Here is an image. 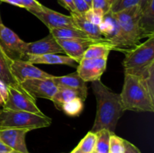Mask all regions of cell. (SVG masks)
Returning a JSON list of instances; mask_svg holds the SVG:
<instances>
[{
	"label": "cell",
	"mask_w": 154,
	"mask_h": 153,
	"mask_svg": "<svg viewBox=\"0 0 154 153\" xmlns=\"http://www.w3.org/2000/svg\"><path fill=\"white\" fill-rule=\"evenodd\" d=\"M92 88L96 98L97 110L92 132L106 129L114 133L119 119L124 114L120 94L107 87L101 79L91 82Z\"/></svg>",
	"instance_id": "cell-1"
},
{
	"label": "cell",
	"mask_w": 154,
	"mask_h": 153,
	"mask_svg": "<svg viewBox=\"0 0 154 153\" xmlns=\"http://www.w3.org/2000/svg\"><path fill=\"white\" fill-rule=\"evenodd\" d=\"M120 94L125 111L150 112L154 111V101L138 76L125 74L124 83Z\"/></svg>",
	"instance_id": "cell-2"
},
{
	"label": "cell",
	"mask_w": 154,
	"mask_h": 153,
	"mask_svg": "<svg viewBox=\"0 0 154 153\" xmlns=\"http://www.w3.org/2000/svg\"><path fill=\"white\" fill-rule=\"evenodd\" d=\"M125 52L126 56L123 60L125 74L140 77L143 72L154 62V35Z\"/></svg>",
	"instance_id": "cell-3"
},
{
	"label": "cell",
	"mask_w": 154,
	"mask_h": 153,
	"mask_svg": "<svg viewBox=\"0 0 154 153\" xmlns=\"http://www.w3.org/2000/svg\"><path fill=\"white\" fill-rule=\"evenodd\" d=\"M52 123V119L46 115H38L26 111H15L2 109L0 112V128H27L32 130L46 128Z\"/></svg>",
	"instance_id": "cell-4"
},
{
	"label": "cell",
	"mask_w": 154,
	"mask_h": 153,
	"mask_svg": "<svg viewBox=\"0 0 154 153\" xmlns=\"http://www.w3.org/2000/svg\"><path fill=\"white\" fill-rule=\"evenodd\" d=\"M112 14L118 22L123 37L127 42L129 48L135 47L140 40L144 38L139 27L141 12L138 5Z\"/></svg>",
	"instance_id": "cell-5"
},
{
	"label": "cell",
	"mask_w": 154,
	"mask_h": 153,
	"mask_svg": "<svg viewBox=\"0 0 154 153\" xmlns=\"http://www.w3.org/2000/svg\"><path fill=\"white\" fill-rule=\"evenodd\" d=\"M0 45L11 59L26 61V42L4 24L0 28Z\"/></svg>",
	"instance_id": "cell-6"
},
{
	"label": "cell",
	"mask_w": 154,
	"mask_h": 153,
	"mask_svg": "<svg viewBox=\"0 0 154 153\" xmlns=\"http://www.w3.org/2000/svg\"><path fill=\"white\" fill-rule=\"evenodd\" d=\"M2 109L15 111H26L44 115L36 105L35 99L29 95L23 88L8 86V98Z\"/></svg>",
	"instance_id": "cell-7"
},
{
	"label": "cell",
	"mask_w": 154,
	"mask_h": 153,
	"mask_svg": "<svg viewBox=\"0 0 154 153\" xmlns=\"http://www.w3.org/2000/svg\"><path fill=\"white\" fill-rule=\"evenodd\" d=\"M103 37L114 45L117 50L124 52L130 50L127 42L123 37L120 26L111 12H108L104 16L103 21L99 26Z\"/></svg>",
	"instance_id": "cell-8"
},
{
	"label": "cell",
	"mask_w": 154,
	"mask_h": 153,
	"mask_svg": "<svg viewBox=\"0 0 154 153\" xmlns=\"http://www.w3.org/2000/svg\"><path fill=\"white\" fill-rule=\"evenodd\" d=\"M20 86L24 91L35 99L42 98L51 100L58 89V86L53 80V77L26 80L21 82Z\"/></svg>",
	"instance_id": "cell-9"
},
{
	"label": "cell",
	"mask_w": 154,
	"mask_h": 153,
	"mask_svg": "<svg viewBox=\"0 0 154 153\" xmlns=\"http://www.w3.org/2000/svg\"><path fill=\"white\" fill-rule=\"evenodd\" d=\"M29 12L40 20L49 30L60 28H77L72 16L60 14L44 5L40 10Z\"/></svg>",
	"instance_id": "cell-10"
},
{
	"label": "cell",
	"mask_w": 154,
	"mask_h": 153,
	"mask_svg": "<svg viewBox=\"0 0 154 153\" xmlns=\"http://www.w3.org/2000/svg\"><path fill=\"white\" fill-rule=\"evenodd\" d=\"M11 70L16 80L20 84L26 80L47 79L54 76V75L50 74L35 67L29 62L24 60H12Z\"/></svg>",
	"instance_id": "cell-11"
},
{
	"label": "cell",
	"mask_w": 154,
	"mask_h": 153,
	"mask_svg": "<svg viewBox=\"0 0 154 153\" xmlns=\"http://www.w3.org/2000/svg\"><path fill=\"white\" fill-rule=\"evenodd\" d=\"M106 58H82L77 67V73L86 82L101 79L107 68Z\"/></svg>",
	"instance_id": "cell-12"
},
{
	"label": "cell",
	"mask_w": 154,
	"mask_h": 153,
	"mask_svg": "<svg viewBox=\"0 0 154 153\" xmlns=\"http://www.w3.org/2000/svg\"><path fill=\"white\" fill-rule=\"evenodd\" d=\"M31 130L17 128H0V140L12 150L29 153L26 144V135Z\"/></svg>",
	"instance_id": "cell-13"
},
{
	"label": "cell",
	"mask_w": 154,
	"mask_h": 153,
	"mask_svg": "<svg viewBox=\"0 0 154 153\" xmlns=\"http://www.w3.org/2000/svg\"><path fill=\"white\" fill-rule=\"evenodd\" d=\"M63 50L66 56L72 58L79 64L84 58V55L91 44L99 42L100 40L92 39H56Z\"/></svg>",
	"instance_id": "cell-14"
},
{
	"label": "cell",
	"mask_w": 154,
	"mask_h": 153,
	"mask_svg": "<svg viewBox=\"0 0 154 153\" xmlns=\"http://www.w3.org/2000/svg\"><path fill=\"white\" fill-rule=\"evenodd\" d=\"M64 53L60 45L51 34L34 42L26 43V56H41L45 54ZM27 58V57H26Z\"/></svg>",
	"instance_id": "cell-15"
},
{
	"label": "cell",
	"mask_w": 154,
	"mask_h": 153,
	"mask_svg": "<svg viewBox=\"0 0 154 153\" xmlns=\"http://www.w3.org/2000/svg\"><path fill=\"white\" fill-rule=\"evenodd\" d=\"M54 81L58 87H66V88H72L79 92L82 94L83 98L86 100L87 96V82L83 80L79 76L78 74L76 72L70 74L65 75L61 76H56L53 77Z\"/></svg>",
	"instance_id": "cell-16"
},
{
	"label": "cell",
	"mask_w": 154,
	"mask_h": 153,
	"mask_svg": "<svg viewBox=\"0 0 154 153\" xmlns=\"http://www.w3.org/2000/svg\"><path fill=\"white\" fill-rule=\"evenodd\" d=\"M26 61L32 64H64L70 67H78V63L68 56H61L58 54H45L41 56L27 55Z\"/></svg>",
	"instance_id": "cell-17"
},
{
	"label": "cell",
	"mask_w": 154,
	"mask_h": 153,
	"mask_svg": "<svg viewBox=\"0 0 154 153\" xmlns=\"http://www.w3.org/2000/svg\"><path fill=\"white\" fill-rule=\"evenodd\" d=\"M71 16L73 18L77 28L86 33L89 38L92 39V40H100V41L109 42L103 37L100 29H99V26L91 23L88 20H87L84 17V14H81L77 12H71Z\"/></svg>",
	"instance_id": "cell-18"
},
{
	"label": "cell",
	"mask_w": 154,
	"mask_h": 153,
	"mask_svg": "<svg viewBox=\"0 0 154 153\" xmlns=\"http://www.w3.org/2000/svg\"><path fill=\"white\" fill-rule=\"evenodd\" d=\"M11 59L5 52L0 45V80L4 82L8 86L22 88L20 84L16 80L11 70Z\"/></svg>",
	"instance_id": "cell-19"
},
{
	"label": "cell",
	"mask_w": 154,
	"mask_h": 153,
	"mask_svg": "<svg viewBox=\"0 0 154 153\" xmlns=\"http://www.w3.org/2000/svg\"><path fill=\"white\" fill-rule=\"evenodd\" d=\"M139 27L144 38H150L154 34V0H152L148 6L141 12Z\"/></svg>",
	"instance_id": "cell-20"
},
{
	"label": "cell",
	"mask_w": 154,
	"mask_h": 153,
	"mask_svg": "<svg viewBox=\"0 0 154 153\" xmlns=\"http://www.w3.org/2000/svg\"><path fill=\"white\" fill-rule=\"evenodd\" d=\"M117 48L109 42H99L91 44L85 52L83 58H106L110 52Z\"/></svg>",
	"instance_id": "cell-21"
},
{
	"label": "cell",
	"mask_w": 154,
	"mask_h": 153,
	"mask_svg": "<svg viewBox=\"0 0 154 153\" xmlns=\"http://www.w3.org/2000/svg\"><path fill=\"white\" fill-rule=\"evenodd\" d=\"M76 98H80L82 99L83 101L85 100V99L83 98L82 94L79 92L72 89V88H66V87H58L57 92L54 94L51 100L54 104L56 108L61 110L62 106L65 103Z\"/></svg>",
	"instance_id": "cell-22"
},
{
	"label": "cell",
	"mask_w": 154,
	"mask_h": 153,
	"mask_svg": "<svg viewBox=\"0 0 154 153\" xmlns=\"http://www.w3.org/2000/svg\"><path fill=\"white\" fill-rule=\"evenodd\" d=\"M50 34L56 39H90L78 28H60L50 29Z\"/></svg>",
	"instance_id": "cell-23"
},
{
	"label": "cell",
	"mask_w": 154,
	"mask_h": 153,
	"mask_svg": "<svg viewBox=\"0 0 154 153\" xmlns=\"http://www.w3.org/2000/svg\"><path fill=\"white\" fill-rule=\"evenodd\" d=\"M96 143L94 152L109 153L110 138L112 132L102 129L96 132Z\"/></svg>",
	"instance_id": "cell-24"
},
{
	"label": "cell",
	"mask_w": 154,
	"mask_h": 153,
	"mask_svg": "<svg viewBox=\"0 0 154 153\" xmlns=\"http://www.w3.org/2000/svg\"><path fill=\"white\" fill-rule=\"evenodd\" d=\"M138 78L148 92L150 98L154 101V62L152 63Z\"/></svg>",
	"instance_id": "cell-25"
},
{
	"label": "cell",
	"mask_w": 154,
	"mask_h": 153,
	"mask_svg": "<svg viewBox=\"0 0 154 153\" xmlns=\"http://www.w3.org/2000/svg\"><path fill=\"white\" fill-rule=\"evenodd\" d=\"M84 109V101L80 98H76L66 102L62 106L63 110L66 115L69 116H78Z\"/></svg>",
	"instance_id": "cell-26"
},
{
	"label": "cell",
	"mask_w": 154,
	"mask_h": 153,
	"mask_svg": "<svg viewBox=\"0 0 154 153\" xmlns=\"http://www.w3.org/2000/svg\"><path fill=\"white\" fill-rule=\"evenodd\" d=\"M96 143V134L90 131L87 134L75 148L84 153H93Z\"/></svg>",
	"instance_id": "cell-27"
},
{
	"label": "cell",
	"mask_w": 154,
	"mask_h": 153,
	"mask_svg": "<svg viewBox=\"0 0 154 153\" xmlns=\"http://www.w3.org/2000/svg\"><path fill=\"white\" fill-rule=\"evenodd\" d=\"M2 2H6L17 7L23 8L28 10H38L42 8L43 4H41L37 0H0Z\"/></svg>",
	"instance_id": "cell-28"
},
{
	"label": "cell",
	"mask_w": 154,
	"mask_h": 153,
	"mask_svg": "<svg viewBox=\"0 0 154 153\" xmlns=\"http://www.w3.org/2000/svg\"><path fill=\"white\" fill-rule=\"evenodd\" d=\"M139 2L140 0H114L111 6L110 12L117 13L129 8L138 5Z\"/></svg>",
	"instance_id": "cell-29"
},
{
	"label": "cell",
	"mask_w": 154,
	"mask_h": 153,
	"mask_svg": "<svg viewBox=\"0 0 154 153\" xmlns=\"http://www.w3.org/2000/svg\"><path fill=\"white\" fill-rule=\"evenodd\" d=\"M84 16L85 19L91 23L99 26L103 21L105 14L100 9L92 8H91L84 14Z\"/></svg>",
	"instance_id": "cell-30"
},
{
	"label": "cell",
	"mask_w": 154,
	"mask_h": 153,
	"mask_svg": "<svg viewBox=\"0 0 154 153\" xmlns=\"http://www.w3.org/2000/svg\"><path fill=\"white\" fill-rule=\"evenodd\" d=\"M123 139L112 133L110 138L109 153H123Z\"/></svg>",
	"instance_id": "cell-31"
},
{
	"label": "cell",
	"mask_w": 154,
	"mask_h": 153,
	"mask_svg": "<svg viewBox=\"0 0 154 153\" xmlns=\"http://www.w3.org/2000/svg\"><path fill=\"white\" fill-rule=\"evenodd\" d=\"M114 0H92V8L100 9L105 14L110 11Z\"/></svg>",
	"instance_id": "cell-32"
},
{
	"label": "cell",
	"mask_w": 154,
	"mask_h": 153,
	"mask_svg": "<svg viewBox=\"0 0 154 153\" xmlns=\"http://www.w3.org/2000/svg\"><path fill=\"white\" fill-rule=\"evenodd\" d=\"M8 98V86L0 80V106H2L5 104Z\"/></svg>",
	"instance_id": "cell-33"
},
{
	"label": "cell",
	"mask_w": 154,
	"mask_h": 153,
	"mask_svg": "<svg viewBox=\"0 0 154 153\" xmlns=\"http://www.w3.org/2000/svg\"><path fill=\"white\" fill-rule=\"evenodd\" d=\"M73 2L76 12L81 14H84L89 9L91 8L85 0H73Z\"/></svg>",
	"instance_id": "cell-34"
},
{
	"label": "cell",
	"mask_w": 154,
	"mask_h": 153,
	"mask_svg": "<svg viewBox=\"0 0 154 153\" xmlns=\"http://www.w3.org/2000/svg\"><path fill=\"white\" fill-rule=\"evenodd\" d=\"M123 146H124L123 153H141L140 150L135 145L126 140H123Z\"/></svg>",
	"instance_id": "cell-35"
},
{
	"label": "cell",
	"mask_w": 154,
	"mask_h": 153,
	"mask_svg": "<svg viewBox=\"0 0 154 153\" xmlns=\"http://www.w3.org/2000/svg\"><path fill=\"white\" fill-rule=\"evenodd\" d=\"M58 2L70 12H76L73 0H58Z\"/></svg>",
	"instance_id": "cell-36"
},
{
	"label": "cell",
	"mask_w": 154,
	"mask_h": 153,
	"mask_svg": "<svg viewBox=\"0 0 154 153\" xmlns=\"http://www.w3.org/2000/svg\"><path fill=\"white\" fill-rule=\"evenodd\" d=\"M151 1L152 0H140L139 4H138L140 12H142L148 6V4H150Z\"/></svg>",
	"instance_id": "cell-37"
},
{
	"label": "cell",
	"mask_w": 154,
	"mask_h": 153,
	"mask_svg": "<svg viewBox=\"0 0 154 153\" xmlns=\"http://www.w3.org/2000/svg\"><path fill=\"white\" fill-rule=\"evenodd\" d=\"M11 150H12L11 148H10L9 147H8L7 146L5 145V144L0 140V153L7 152L11 151Z\"/></svg>",
	"instance_id": "cell-38"
},
{
	"label": "cell",
	"mask_w": 154,
	"mask_h": 153,
	"mask_svg": "<svg viewBox=\"0 0 154 153\" xmlns=\"http://www.w3.org/2000/svg\"><path fill=\"white\" fill-rule=\"evenodd\" d=\"M71 153H84V152H81V151H80V150L77 149V148H75V149H74L73 151H72Z\"/></svg>",
	"instance_id": "cell-39"
},
{
	"label": "cell",
	"mask_w": 154,
	"mask_h": 153,
	"mask_svg": "<svg viewBox=\"0 0 154 153\" xmlns=\"http://www.w3.org/2000/svg\"><path fill=\"white\" fill-rule=\"evenodd\" d=\"M85 2L87 3V4H88V5L90 6V8H91V6H92V0H85Z\"/></svg>",
	"instance_id": "cell-40"
},
{
	"label": "cell",
	"mask_w": 154,
	"mask_h": 153,
	"mask_svg": "<svg viewBox=\"0 0 154 153\" xmlns=\"http://www.w3.org/2000/svg\"><path fill=\"white\" fill-rule=\"evenodd\" d=\"M5 153H20V152H18L14 151V150H11V151L7 152H5Z\"/></svg>",
	"instance_id": "cell-41"
},
{
	"label": "cell",
	"mask_w": 154,
	"mask_h": 153,
	"mask_svg": "<svg viewBox=\"0 0 154 153\" xmlns=\"http://www.w3.org/2000/svg\"><path fill=\"white\" fill-rule=\"evenodd\" d=\"M3 25L2 23V18H1V14H0V28H1L2 26Z\"/></svg>",
	"instance_id": "cell-42"
},
{
	"label": "cell",
	"mask_w": 154,
	"mask_h": 153,
	"mask_svg": "<svg viewBox=\"0 0 154 153\" xmlns=\"http://www.w3.org/2000/svg\"><path fill=\"white\" fill-rule=\"evenodd\" d=\"M1 110H2V109H1V106H0V112H1Z\"/></svg>",
	"instance_id": "cell-43"
},
{
	"label": "cell",
	"mask_w": 154,
	"mask_h": 153,
	"mask_svg": "<svg viewBox=\"0 0 154 153\" xmlns=\"http://www.w3.org/2000/svg\"><path fill=\"white\" fill-rule=\"evenodd\" d=\"M1 3H2V2H1V1H0V4H1Z\"/></svg>",
	"instance_id": "cell-44"
}]
</instances>
